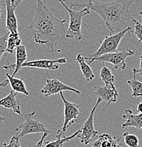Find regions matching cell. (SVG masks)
<instances>
[{
	"label": "cell",
	"instance_id": "35",
	"mask_svg": "<svg viewBox=\"0 0 142 147\" xmlns=\"http://www.w3.org/2000/svg\"><path fill=\"white\" fill-rule=\"evenodd\" d=\"M139 15H140V16H141V17H142V11H140V12H139Z\"/></svg>",
	"mask_w": 142,
	"mask_h": 147
},
{
	"label": "cell",
	"instance_id": "2",
	"mask_svg": "<svg viewBox=\"0 0 142 147\" xmlns=\"http://www.w3.org/2000/svg\"><path fill=\"white\" fill-rule=\"evenodd\" d=\"M137 0H117L108 2H88V4H73L72 7H87L97 13L104 21L111 34H115L125 30L128 21H132L133 16L129 11L131 6Z\"/></svg>",
	"mask_w": 142,
	"mask_h": 147
},
{
	"label": "cell",
	"instance_id": "7",
	"mask_svg": "<svg viewBox=\"0 0 142 147\" xmlns=\"http://www.w3.org/2000/svg\"><path fill=\"white\" fill-rule=\"evenodd\" d=\"M102 99L100 98H98V100L96 101V104L94 108L91 110L88 118L85 121L83 126L79 129V135L77 136L78 139L80 140V142L84 145H88V144L91 143L94 139L96 137H98L99 132L95 129L94 127V114L97 109L99 104L102 102Z\"/></svg>",
	"mask_w": 142,
	"mask_h": 147
},
{
	"label": "cell",
	"instance_id": "19",
	"mask_svg": "<svg viewBox=\"0 0 142 147\" xmlns=\"http://www.w3.org/2000/svg\"><path fill=\"white\" fill-rule=\"evenodd\" d=\"M137 75V69H132V76L133 79L127 80L128 85L132 88V96L134 98L142 97V82H139L136 78Z\"/></svg>",
	"mask_w": 142,
	"mask_h": 147
},
{
	"label": "cell",
	"instance_id": "6",
	"mask_svg": "<svg viewBox=\"0 0 142 147\" xmlns=\"http://www.w3.org/2000/svg\"><path fill=\"white\" fill-rule=\"evenodd\" d=\"M36 111H33L25 115L24 116V122L20 124L16 127V131H19L17 134L18 137L22 138L27 134H39V133H50V130L45 127V123L41 122L40 121L33 118V116L36 115Z\"/></svg>",
	"mask_w": 142,
	"mask_h": 147
},
{
	"label": "cell",
	"instance_id": "11",
	"mask_svg": "<svg viewBox=\"0 0 142 147\" xmlns=\"http://www.w3.org/2000/svg\"><path fill=\"white\" fill-rule=\"evenodd\" d=\"M67 63L66 58H59L55 59H37V60L26 62L23 64L22 68H37L42 69L57 70L59 69V64Z\"/></svg>",
	"mask_w": 142,
	"mask_h": 147
},
{
	"label": "cell",
	"instance_id": "10",
	"mask_svg": "<svg viewBox=\"0 0 142 147\" xmlns=\"http://www.w3.org/2000/svg\"><path fill=\"white\" fill-rule=\"evenodd\" d=\"M94 94L107 102V105L115 102L119 96L118 91L114 84H105L104 86H95Z\"/></svg>",
	"mask_w": 142,
	"mask_h": 147
},
{
	"label": "cell",
	"instance_id": "18",
	"mask_svg": "<svg viewBox=\"0 0 142 147\" xmlns=\"http://www.w3.org/2000/svg\"><path fill=\"white\" fill-rule=\"evenodd\" d=\"M80 131L77 130L76 132H74V134H71V136H69V137H64L63 138H61L62 135H64L59 129L57 131V136H56V139L54 141H52V142H47L44 145V147H62L64 145V144L68 142L69 141L71 140L74 138L77 137V136L79 135Z\"/></svg>",
	"mask_w": 142,
	"mask_h": 147
},
{
	"label": "cell",
	"instance_id": "27",
	"mask_svg": "<svg viewBox=\"0 0 142 147\" xmlns=\"http://www.w3.org/2000/svg\"><path fill=\"white\" fill-rule=\"evenodd\" d=\"M48 134H49L48 132H45V133H43V134H42V137H41L40 139V140L38 141V143L36 144V145H35L34 147H44V146H43L44 140H45V138L47 137V136L48 135Z\"/></svg>",
	"mask_w": 142,
	"mask_h": 147
},
{
	"label": "cell",
	"instance_id": "30",
	"mask_svg": "<svg viewBox=\"0 0 142 147\" xmlns=\"http://www.w3.org/2000/svg\"><path fill=\"white\" fill-rule=\"evenodd\" d=\"M9 84V82L8 79H4L2 82L0 83V87H1V88H4V87L7 86Z\"/></svg>",
	"mask_w": 142,
	"mask_h": 147
},
{
	"label": "cell",
	"instance_id": "4",
	"mask_svg": "<svg viewBox=\"0 0 142 147\" xmlns=\"http://www.w3.org/2000/svg\"><path fill=\"white\" fill-rule=\"evenodd\" d=\"M131 32H134L132 28L130 26L126 28L125 30L119 32V33H115V34H111L110 36H108L105 37L104 39L100 41V47H98L97 50L94 53V54L89 55V56L85 57V58H94L98 57L101 55L108 53H115L117 51V48L121 42L122 39L124 36L128 33L129 36H131Z\"/></svg>",
	"mask_w": 142,
	"mask_h": 147
},
{
	"label": "cell",
	"instance_id": "12",
	"mask_svg": "<svg viewBox=\"0 0 142 147\" xmlns=\"http://www.w3.org/2000/svg\"><path fill=\"white\" fill-rule=\"evenodd\" d=\"M16 62L15 64L7 63L5 65L3 66V69H13V72L11 74L12 76H15L19 71V70L22 68L23 64L25 63L27 60V52L25 45H22L18 46L16 49Z\"/></svg>",
	"mask_w": 142,
	"mask_h": 147
},
{
	"label": "cell",
	"instance_id": "28",
	"mask_svg": "<svg viewBox=\"0 0 142 147\" xmlns=\"http://www.w3.org/2000/svg\"><path fill=\"white\" fill-rule=\"evenodd\" d=\"M91 147H102L101 146V139L98 137V139L95 140L94 142H92L91 144Z\"/></svg>",
	"mask_w": 142,
	"mask_h": 147
},
{
	"label": "cell",
	"instance_id": "5",
	"mask_svg": "<svg viewBox=\"0 0 142 147\" xmlns=\"http://www.w3.org/2000/svg\"><path fill=\"white\" fill-rule=\"evenodd\" d=\"M135 54L134 51L127 47V50L122 51H117L115 53H108L101 55L98 57L85 58V60H88V64H91L94 62L100 63H110L112 64L114 69L116 70H125L127 68L126 59L128 57L132 56Z\"/></svg>",
	"mask_w": 142,
	"mask_h": 147
},
{
	"label": "cell",
	"instance_id": "36",
	"mask_svg": "<svg viewBox=\"0 0 142 147\" xmlns=\"http://www.w3.org/2000/svg\"><path fill=\"white\" fill-rule=\"evenodd\" d=\"M91 0H88V2H91Z\"/></svg>",
	"mask_w": 142,
	"mask_h": 147
},
{
	"label": "cell",
	"instance_id": "26",
	"mask_svg": "<svg viewBox=\"0 0 142 147\" xmlns=\"http://www.w3.org/2000/svg\"><path fill=\"white\" fill-rule=\"evenodd\" d=\"M2 146L3 147H21L19 143V138L18 137L17 134L11 138L9 143H4Z\"/></svg>",
	"mask_w": 142,
	"mask_h": 147
},
{
	"label": "cell",
	"instance_id": "13",
	"mask_svg": "<svg viewBox=\"0 0 142 147\" xmlns=\"http://www.w3.org/2000/svg\"><path fill=\"white\" fill-rule=\"evenodd\" d=\"M4 6L7 10V17H6V28L7 31L9 33H17L18 21L15 14V7L13 0H5Z\"/></svg>",
	"mask_w": 142,
	"mask_h": 147
},
{
	"label": "cell",
	"instance_id": "29",
	"mask_svg": "<svg viewBox=\"0 0 142 147\" xmlns=\"http://www.w3.org/2000/svg\"><path fill=\"white\" fill-rule=\"evenodd\" d=\"M140 66L139 69H137V74H138L141 77H142V55L140 56Z\"/></svg>",
	"mask_w": 142,
	"mask_h": 147
},
{
	"label": "cell",
	"instance_id": "23",
	"mask_svg": "<svg viewBox=\"0 0 142 147\" xmlns=\"http://www.w3.org/2000/svg\"><path fill=\"white\" fill-rule=\"evenodd\" d=\"M122 136L125 144L128 147H139V140L137 135L130 134L128 131H125L123 133Z\"/></svg>",
	"mask_w": 142,
	"mask_h": 147
},
{
	"label": "cell",
	"instance_id": "3",
	"mask_svg": "<svg viewBox=\"0 0 142 147\" xmlns=\"http://www.w3.org/2000/svg\"><path fill=\"white\" fill-rule=\"evenodd\" d=\"M59 1L67 11L69 16V24L65 36L69 39H74L77 41L81 40L83 38L81 32V26L83 24L82 19L85 16L89 14L91 10L87 7H84L79 11L74 10L71 5L70 7L66 5V0H59Z\"/></svg>",
	"mask_w": 142,
	"mask_h": 147
},
{
	"label": "cell",
	"instance_id": "20",
	"mask_svg": "<svg viewBox=\"0 0 142 147\" xmlns=\"http://www.w3.org/2000/svg\"><path fill=\"white\" fill-rule=\"evenodd\" d=\"M21 45V40L20 38L19 32L17 33H9L7 40V52L9 54H13L18 46Z\"/></svg>",
	"mask_w": 142,
	"mask_h": 147
},
{
	"label": "cell",
	"instance_id": "16",
	"mask_svg": "<svg viewBox=\"0 0 142 147\" xmlns=\"http://www.w3.org/2000/svg\"><path fill=\"white\" fill-rule=\"evenodd\" d=\"M76 60L80 66L81 71V73L83 74V77H84L85 82H89L94 80L95 79V74L93 70L90 67L89 64L85 62V57L82 54L79 53L76 56Z\"/></svg>",
	"mask_w": 142,
	"mask_h": 147
},
{
	"label": "cell",
	"instance_id": "14",
	"mask_svg": "<svg viewBox=\"0 0 142 147\" xmlns=\"http://www.w3.org/2000/svg\"><path fill=\"white\" fill-rule=\"evenodd\" d=\"M122 118L125 122L122 125V128L134 127L137 129H142V113L134 114L131 109H126L125 114L122 115Z\"/></svg>",
	"mask_w": 142,
	"mask_h": 147
},
{
	"label": "cell",
	"instance_id": "21",
	"mask_svg": "<svg viewBox=\"0 0 142 147\" xmlns=\"http://www.w3.org/2000/svg\"><path fill=\"white\" fill-rule=\"evenodd\" d=\"M101 139L102 147H121L122 144L120 143V139H116L115 137L109 134H103L99 135Z\"/></svg>",
	"mask_w": 142,
	"mask_h": 147
},
{
	"label": "cell",
	"instance_id": "17",
	"mask_svg": "<svg viewBox=\"0 0 142 147\" xmlns=\"http://www.w3.org/2000/svg\"><path fill=\"white\" fill-rule=\"evenodd\" d=\"M6 76L8 79L11 88L13 91L16 92V93H22L25 96H29V93L23 79L15 78L14 76H12L8 73L6 74Z\"/></svg>",
	"mask_w": 142,
	"mask_h": 147
},
{
	"label": "cell",
	"instance_id": "8",
	"mask_svg": "<svg viewBox=\"0 0 142 147\" xmlns=\"http://www.w3.org/2000/svg\"><path fill=\"white\" fill-rule=\"evenodd\" d=\"M59 95H60V97L64 104L65 120H64V124L62 129L59 130L62 134H65L67 129L76 122V120L78 119V117L80 114V112L79 110V105L67 100L64 96L62 92H60Z\"/></svg>",
	"mask_w": 142,
	"mask_h": 147
},
{
	"label": "cell",
	"instance_id": "25",
	"mask_svg": "<svg viewBox=\"0 0 142 147\" xmlns=\"http://www.w3.org/2000/svg\"><path fill=\"white\" fill-rule=\"evenodd\" d=\"M9 34V32L8 31L7 33H4L2 36L0 37V61L4 53L7 52V40H8Z\"/></svg>",
	"mask_w": 142,
	"mask_h": 147
},
{
	"label": "cell",
	"instance_id": "22",
	"mask_svg": "<svg viewBox=\"0 0 142 147\" xmlns=\"http://www.w3.org/2000/svg\"><path fill=\"white\" fill-rule=\"evenodd\" d=\"M100 77L105 84H114V76L112 74L111 70L103 64L100 71Z\"/></svg>",
	"mask_w": 142,
	"mask_h": 147
},
{
	"label": "cell",
	"instance_id": "15",
	"mask_svg": "<svg viewBox=\"0 0 142 147\" xmlns=\"http://www.w3.org/2000/svg\"><path fill=\"white\" fill-rule=\"evenodd\" d=\"M16 94H17L16 92L11 90L6 97L0 99V106L11 110L16 114L21 115V112L20 109V102L16 98Z\"/></svg>",
	"mask_w": 142,
	"mask_h": 147
},
{
	"label": "cell",
	"instance_id": "32",
	"mask_svg": "<svg viewBox=\"0 0 142 147\" xmlns=\"http://www.w3.org/2000/svg\"><path fill=\"white\" fill-rule=\"evenodd\" d=\"M13 4H14V6H15V7H17L18 6H19V4H21V2H22L23 1H24V0H13Z\"/></svg>",
	"mask_w": 142,
	"mask_h": 147
},
{
	"label": "cell",
	"instance_id": "31",
	"mask_svg": "<svg viewBox=\"0 0 142 147\" xmlns=\"http://www.w3.org/2000/svg\"><path fill=\"white\" fill-rule=\"evenodd\" d=\"M137 113H142V101L139 102L137 106Z\"/></svg>",
	"mask_w": 142,
	"mask_h": 147
},
{
	"label": "cell",
	"instance_id": "34",
	"mask_svg": "<svg viewBox=\"0 0 142 147\" xmlns=\"http://www.w3.org/2000/svg\"><path fill=\"white\" fill-rule=\"evenodd\" d=\"M6 121L5 117H2V116L0 115V124H3Z\"/></svg>",
	"mask_w": 142,
	"mask_h": 147
},
{
	"label": "cell",
	"instance_id": "9",
	"mask_svg": "<svg viewBox=\"0 0 142 147\" xmlns=\"http://www.w3.org/2000/svg\"><path fill=\"white\" fill-rule=\"evenodd\" d=\"M62 91L73 92L76 94H80L81 93L80 91H79V90L72 88L71 86H69L60 82L58 79V76L52 79H46L45 85L41 89L40 93L45 96H46V97H48V96L59 93L60 92Z\"/></svg>",
	"mask_w": 142,
	"mask_h": 147
},
{
	"label": "cell",
	"instance_id": "33",
	"mask_svg": "<svg viewBox=\"0 0 142 147\" xmlns=\"http://www.w3.org/2000/svg\"><path fill=\"white\" fill-rule=\"evenodd\" d=\"M2 6H4V4H1V3H0V25H1V13H2V9H1V7H2Z\"/></svg>",
	"mask_w": 142,
	"mask_h": 147
},
{
	"label": "cell",
	"instance_id": "1",
	"mask_svg": "<svg viewBox=\"0 0 142 147\" xmlns=\"http://www.w3.org/2000/svg\"><path fill=\"white\" fill-rule=\"evenodd\" d=\"M65 20L59 19L50 11L42 0H37L36 13L29 26L24 30H33V40L39 45H46L54 52L64 31Z\"/></svg>",
	"mask_w": 142,
	"mask_h": 147
},
{
	"label": "cell",
	"instance_id": "24",
	"mask_svg": "<svg viewBox=\"0 0 142 147\" xmlns=\"http://www.w3.org/2000/svg\"><path fill=\"white\" fill-rule=\"evenodd\" d=\"M134 24V33L137 36L139 42H142V24L141 21L133 18L132 20Z\"/></svg>",
	"mask_w": 142,
	"mask_h": 147
}]
</instances>
